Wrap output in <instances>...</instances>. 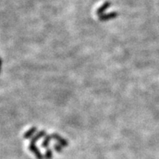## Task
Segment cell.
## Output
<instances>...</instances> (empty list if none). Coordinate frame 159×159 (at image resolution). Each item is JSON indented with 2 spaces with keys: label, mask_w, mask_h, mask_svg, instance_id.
Instances as JSON below:
<instances>
[{
  "label": "cell",
  "mask_w": 159,
  "mask_h": 159,
  "mask_svg": "<svg viewBox=\"0 0 159 159\" xmlns=\"http://www.w3.org/2000/svg\"><path fill=\"white\" fill-rule=\"evenodd\" d=\"M29 149H30L35 155L36 157H37V159H43V155L41 154V152L39 151V149H37L36 145H35V143H30V145H29Z\"/></svg>",
  "instance_id": "6da1fadb"
},
{
  "label": "cell",
  "mask_w": 159,
  "mask_h": 159,
  "mask_svg": "<svg viewBox=\"0 0 159 159\" xmlns=\"http://www.w3.org/2000/svg\"><path fill=\"white\" fill-rule=\"evenodd\" d=\"M110 6H111V2L107 1V2H104L102 6L99 7L97 9V11H96V14L99 15V16H101V15H103V13H104L107 9H108L109 7H110Z\"/></svg>",
  "instance_id": "3957f363"
},
{
  "label": "cell",
  "mask_w": 159,
  "mask_h": 159,
  "mask_svg": "<svg viewBox=\"0 0 159 159\" xmlns=\"http://www.w3.org/2000/svg\"><path fill=\"white\" fill-rule=\"evenodd\" d=\"M1 64H2V59L0 58V70H1Z\"/></svg>",
  "instance_id": "52a82bcc"
},
{
  "label": "cell",
  "mask_w": 159,
  "mask_h": 159,
  "mask_svg": "<svg viewBox=\"0 0 159 159\" xmlns=\"http://www.w3.org/2000/svg\"><path fill=\"white\" fill-rule=\"evenodd\" d=\"M118 16V13L116 12H110L108 13V14H104L99 16V20L100 21H108V20H111V19H114L116 17H117Z\"/></svg>",
  "instance_id": "7a4b0ae2"
},
{
  "label": "cell",
  "mask_w": 159,
  "mask_h": 159,
  "mask_svg": "<svg viewBox=\"0 0 159 159\" xmlns=\"http://www.w3.org/2000/svg\"><path fill=\"white\" fill-rule=\"evenodd\" d=\"M35 131H37V128L33 127V128H31L30 130L27 131L26 133L24 135V138H26V139L29 138V137H31V136H33V134L35 132Z\"/></svg>",
  "instance_id": "277c9868"
},
{
  "label": "cell",
  "mask_w": 159,
  "mask_h": 159,
  "mask_svg": "<svg viewBox=\"0 0 159 159\" xmlns=\"http://www.w3.org/2000/svg\"><path fill=\"white\" fill-rule=\"evenodd\" d=\"M54 149H55L57 152H61V151L62 150V146H61V145H57L54 147Z\"/></svg>",
  "instance_id": "8992f818"
},
{
  "label": "cell",
  "mask_w": 159,
  "mask_h": 159,
  "mask_svg": "<svg viewBox=\"0 0 159 159\" xmlns=\"http://www.w3.org/2000/svg\"><path fill=\"white\" fill-rule=\"evenodd\" d=\"M52 156H53V154H52L51 150H49H49L46 151V153H45V158H46V159H51Z\"/></svg>",
  "instance_id": "5b68a950"
}]
</instances>
